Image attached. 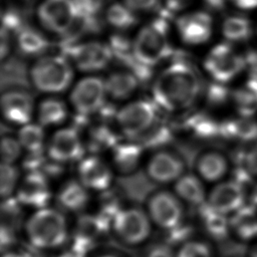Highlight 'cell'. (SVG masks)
Here are the masks:
<instances>
[{
    "mask_svg": "<svg viewBox=\"0 0 257 257\" xmlns=\"http://www.w3.org/2000/svg\"><path fill=\"white\" fill-rule=\"evenodd\" d=\"M202 91L198 71L186 60H174L155 78L153 100L164 110L179 112L191 107Z\"/></svg>",
    "mask_w": 257,
    "mask_h": 257,
    "instance_id": "6da1fadb",
    "label": "cell"
},
{
    "mask_svg": "<svg viewBox=\"0 0 257 257\" xmlns=\"http://www.w3.org/2000/svg\"><path fill=\"white\" fill-rule=\"evenodd\" d=\"M25 232L30 244L39 249H53L67 239V223L63 215L54 209L37 210L26 221Z\"/></svg>",
    "mask_w": 257,
    "mask_h": 257,
    "instance_id": "7a4b0ae2",
    "label": "cell"
},
{
    "mask_svg": "<svg viewBox=\"0 0 257 257\" xmlns=\"http://www.w3.org/2000/svg\"><path fill=\"white\" fill-rule=\"evenodd\" d=\"M171 52L168 22L165 18H157L142 27L133 41L135 58L150 67L168 58Z\"/></svg>",
    "mask_w": 257,
    "mask_h": 257,
    "instance_id": "3957f363",
    "label": "cell"
},
{
    "mask_svg": "<svg viewBox=\"0 0 257 257\" xmlns=\"http://www.w3.org/2000/svg\"><path fill=\"white\" fill-rule=\"evenodd\" d=\"M29 75L37 90L45 93H59L70 86L73 69L63 55H45L33 63Z\"/></svg>",
    "mask_w": 257,
    "mask_h": 257,
    "instance_id": "277c9868",
    "label": "cell"
},
{
    "mask_svg": "<svg viewBox=\"0 0 257 257\" xmlns=\"http://www.w3.org/2000/svg\"><path fill=\"white\" fill-rule=\"evenodd\" d=\"M158 105L154 101L139 99L122 106L115 113V121L121 133L136 140L158 120Z\"/></svg>",
    "mask_w": 257,
    "mask_h": 257,
    "instance_id": "5b68a950",
    "label": "cell"
},
{
    "mask_svg": "<svg viewBox=\"0 0 257 257\" xmlns=\"http://www.w3.org/2000/svg\"><path fill=\"white\" fill-rule=\"evenodd\" d=\"M203 64L214 81L225 84L245 68V59L244 55L238 54L229 42H223L208 52Z\"/></svg>",
    "mask_w": 257,
    "mask_h": 257,
    "instance_id": "8992f818",
    "label": "cell"
},
{
    "mask_svg": "<svg viewBox=\"0 0 257 257\" xmlns=\"http://www.w3.org/2000/svg\"><path fill=\"white\" fill-rule=\"evenodd\" d=\"M106 95L105 80L90 75L81 78L74 84L69 100L78 114L89 115L103 107Z\"/></svg>",
    "mask_w": 257,
    "mask_h": 257,
    "instance_id": "52a82bcc",
    "label": "cell"
},
{
    "mask_svg": "<svg viewBox=\"0 0 257 257\" xmlns=\"http://www.w3.org/2000/svg\"><path fill=\"white\" fill-rule=\"evenodd\" d=\"M37 16L46 30L63 36L78 19L72 0H43L37 9Z\"/></svg>",
    "mask_w": 257,
    "mask_h": 257,
    "instance_id": "ba28073f",
    "label": "cell"
},
{
    "mask_svg": "<svg viewBox=\"0 0 257 257\" xmlns=\"http://www.w3.org/2000/svg\"><path fill=\"white\" fill-rule=\"evenodd\" d=\"M150 217L139 208L121 209L113 218L112 229L128 245L143 243L151 233Z\"/></svg>",
    "mask_w": 257,
    "mask_h": 257,
    "instance_id": "9c48e42d",
    "label": "cell"
},
{
    "mask_svg": "<svg viewBox=\"0 0 257 257\" xmlns=\"http://www.w3.org/2000/svg\"><path fill=\"white\" fill-rule=\"evenodd\" d=\"M150 219L160 228L170 230L182 223L184 209L180 198L168 191H159L148 202Z\"/></svg>",
    "mask_w": 257,
    "mask_h": 257,
    "instance_id": "30bf717a",
    "label": "cell"
},
{
    "mask_svg": "<svg viewBox=\"0 0 257 257\" xmlns=\"http://www.w3.org/2000/svg\"><path fill=\"white\" fill-rule=\"evenodd\" d=\"M68 55L75 67L83 72H95L105 68L113 58L109 45L89 41L68 47Z\"/></svg>",
    "mask_w": 257,
    "mask_h": 257,
    "instance_id": "8fae6325",
    "label": "cell"
},
{
    "mask_svg": "<svg viewBox=\"0 0 257 257\" xmlns=\"http://www.w3.org/2000/svg\"><path fill=\"white\" fill-rule=\"evenodd\" d=\"M84 146L78 130L74 126L63 127L56 131L47 145V155L51 161L65 164L81 160Z\"/></svg>",
    "mask_w": 257,
    "mask_h": 257,
    "instance_id": "7c38bea8",
    "label": "cell"
},
{
    "mask_svg": "<svg viewBox=\"0 0 257 257\" xmlns=\"http://www.w3.org/2000/svg\"><path fill=\"white\" fill-rule=\"evenodd\" d=\"M176 29L183 43L200 45L207 42L213 31V20L204 11H190L176 19Z\"/></svg>",
    "mask_w": 257,
    "mask_h": 257,
    "instance_id": "4fadbf2b",
    "label": "cell"
},
{
    "mask_svg": "<svg viewBox=\"0 0 257 257\" xmlns=\"http://www.w3.org/2000/svg\"><path fill=\"white\" fill-rule=\"evenodd\" d=\"M185 172L184 161L175 153L161 150L147 164V175L153 182L168 184L179 180Z\"/></svg>",
    "mask_w": 257,
    "mask_h": 257,
    "instance_id": "5bb4252c",
    "label": "cell"
},
{
    "mask_svg": "<svg viewBox=\"0 0 257 257\" xmlns=\"http://www.w3.org/2000/svg\"><path fill=\"white\" fill-rule=\"evenodd\" d=\"M16 190V199L21 205L37 210L45 208L51 198L47 178L41 172L27 173Z\"/></svg>",
    "mask_w": 257,
    "mask_h": 257,
    "instance_id": "9a60e30c",
    "label": "cell"
},
{
    "mask_svg": "<svg viewBox=\"0 0 257 257\" xmlns=\"http://www.w3.org/2000/svg\"><path fill=\"white\" fill-rule=\"evenodd\" d=\"M79 182L87 189L102 191L108 189L112 181V173L108 165L99 157L82 158L77 167Z\"/></svg>",
    "mask_w": 257,
    "mask_h": 257,
    "instance_id": "2e32d148",
    "label": "cell"
},
{
    "mask_svg": "<svg viewBox=\"0 0 257 257\" xmlns=\"http://www.w3.org/2000/svg\"><path fill=\"white\" fill-rule=\"evenodd\" d=\"M1 107L4 118L17 125L30 122L33 114V98L24 90H8L2 94Z\"/></svg>",
    "mask_w": 257,
    "mask_h": 257,
    "instance_id": "e0dca14e",
    "label": "cell"
},
{
    "mask_svg": "<svg viewBox=\"0 0 257 257\" xmlns=\"http://www.w3.org/2000/svg\"><path fill=\"white\" fill-rule=\"evenodd\" d=\"M244 201L245 189L234 180L217 185L208 198V204L222 214L236 212L244 205Z\"/></svg>",
    "mask_w": 257,
    "mask_h": 257,
    "instance_id": "ac0fdd59",
    "label": "cell"
},
{
    "mask_svg": "<svg viewBox=\"0 0 257 257\" xmlns=\"http://www.w3.org/2000/svg\"><path fill=\"white\" fill-rule=\"evenodd\" d=\"M104 80L106 93L113 100H124L131 97L140 83L139 77L131 70H114Z\"/></svg>",
    "mask_w": 257,
    "mask_h": 257,
    "instance_id": "d6986e66",
    "label": "cell"
},
{
    "mask_svg": "<svg viewBox=\"0 0 257 257\" xmlns=\"http://www.w3.org/2000/svg\"><path fill=\"white\" fill-rule=\"evenodd\" d=\"M143 149L137 142L116 144L112 148V162L115 170L122 175L134 174L140 165Z\"/></svg>",
    "mask_w": 257,
    "mask_h": 257,
    "instance_id": "ffe728a7",
    "label": "cell"
},
{
    "mask_svg": "<svg viewBox=\"0 0 257 257\" xmlns=\"http://www.w3.org/2000/svg\"><path fill=\"white\" fill-rule=\"evenodd\" d=\"M57 202L66 211L79 212L88 203L87 189L79 181H67L57 193Z\"/></svg>",
    "mask_w": 257,
    "mask_h": 257,
    "instance_id": "44dd1931",
    "label": "cell"
},
{
    "mask_svg": "<svg viewBox=\"0 0 257 257\" xmlns=\"http://www.w3.org/2000/svg\"><path fill=\"white\" fill-rule=\"evenodd\" d=\"M200 177L208 182H215L224 177L228 170V162L224 155L210 151L201 155L196 163Z\"/></svg>",
    "mask_w": 257,
    "mask_h": 257,
    "instance_id": "7402d4cb",
    "label": "cell"
},
{
    "mask_svg": "<svg viewBox=\"0 0 257 257\" xmlns=\"http://www.w3.org/2000/svg\"><path fill=\"white\" fill-rule=\"evenodd\" d=\"M230 228L239 238L248 240L257 237V210L256 206L243 205L238 209L229 221Z\"/></svg>",
    "mask_w": 257,
    "mask_h": 257,
    "instance_id": "603a6c76",
    "label": "cell"
},
{
    "mask_svg": "<svg viewBox=\"0 0 257 257\" xmlns=\"http://www.w3.org/2000/svg\"><path fill=\"white\" fill-rule=\"evenodd\" d=\"M176 195L191 206L200 207L205 203V189L200 179L192 174H184L175 182Z\"/></svg>",
    "mask_w": 257,
    "mask_h": 257,
    "instance_id": "cb8c5ba5",
    "label": "cell"
},
{
    "mask_svg": "<svg viewBox=\"0 0 257 257\" xmlns=\"http://www.w3.org/2000/svg\"><path fill=\"white\" fill-rule=\"evenodd\" d=\"M220 136L228 140L252 142L257 140V122L250 117L229 119L221 122Z\"/></svg>",
    "mask_w": 257,
    "mask_h": 257,
    "instance_id": "d4e9b609",
    "label": "cell"
},
{
    "mask_svg": "<svg viewBox=\"0 0 257 257\" xmlns=\"http://www.w3.org/2000/svg\"><path fill=\"white\" fill-rule=\"evenodd\" d=\"M232 98L241 116H252L257 111V77L249 76L242 87L232 92Z\"/></svg>",
    "mask_w": 257,
    "mask_h": 257,
    "instance_id": "484cf974",
    "label": "cell"
},
{
    "mask_svg": "<svg viewBox=\"0 0 257 257\" xmlns=\"http://www.w3.org/2000/svg\"><path fill=\"white\" fill-rule=\"evenodd\" d=\"M201 222L206 232L215 239H224L229 231L230 223L222 214L213 209L208 203L199 207Z\"/></svg>",
    "mask_w": 257,
    "mask_h": 257,
    "instance_id": "4316f807",
    "label": "cell"
},
{
    "mask_svg": "<svg viewBox=\"0 0 257 257\" xmlns=\"http://www.w3.org/2000/svg\"><path fill=\"white\" fill-rule=\"evenodd\" d=\"M67 117V107L58 98L48 97L43 99L37 107L38 123L42 126L61 124Z\"/></svg>",
    "mask_w": 257,
    "mask_h": 257,
    "instance_id": "83f0119b",
    "label": "cell"
},
{
    "mask_svg": "<svg viewBox=\"0 0 257 257\" xmlns=\"http://www.w3.org/2000/svg\"><path fill=\"white\" fill-rule=\"evenodd\" d=\"M16 35L18 48L26 55H39L45 52L49 46L46 37L35 28L24 26Z\"/></svg>",
    "mask_w": 257,
    "mask_h": 257,
    "instance_id": "f1b7e54d",
    "label": "cell"
},
{
    "mask_svg": "<svg viewBox=\"0 0 257 257\" xmlns=\"http://www.w3.org/2000/svg\"><path fill=\"white\" fill-rule=\"evenodd\" d=\"M106 22L115 29L126 30L137 23V12L124 3H113L105 11Z\"/></svg>",
    "mask_w": 257,
    "mask_h": 257,
    "instance_id": "f546056e",
    "label": "cell"
},
{
    "mask_svg": "<svg viewBox=\"0 0 257 257\" xmlns=\"http://www.w3.org/2000/svg\"><path fill=\"white\" fill-rule=\"evenodd\" d=\"M223 36L231 42L245 41L252 35L250 21L242 16H229L222 24Z\"/></svg>",
    "mask_w": 257,
    "mask_h": 257,
    "instance_id": "4dcf8cb0",
    "label": "cell"
},
{
    "mask_svg": "<svg viewBox=\"0 0 257 257\" xmlns=\"http://www.w3.org/2000/svg\"><path fill=\"white\" fill-rule=\"evenodd\" d=\"M45 135L39 123H27L18 132V141L28 153H41L44 148Z\"/></svg>",
    "mask_w": 257,
    "mask_h": 257,
    "instance_id": "1f68e13d",
    "label": "cell"
},
{
    "mask_svg": "<svg viewBox=\"0 0 257 257\" xmlns=\"http://www.w3.org/2000/svg\"><path fill=\"white\" fill-rule=\"evenodd\" d=\"M171 138L172 133L169 130V127L166 124L160 123L159 120H157L156 123L150 130H148L145 134H143L136 140L138 141L139 144H141L143 148L155 149L163 147L164 145L168 144Z\"/></svg>",
    "mask_w": 257,
    "mask_h": 257,
    "instance_id": "d6a6232c",
    "label": "cell"
},
{
    "mask_svg": "<svg viewBox=\"0 0 257 257\" xmlns=\"http://www.w3.org/2000/svg\"><path fill=\"white\" fill-rule=\"evenodd\" d=\"M220 124L206 114H196L188 121V126L202 139H211L220 136Z\"/></svg>",
    "mask_w": 257,
    "mask_h": 257,
    "instance_id": "836d02e7",
    "label": "cell"
},
{
    "mask_svg": "<svg viewBox=\"0 0 257 257\" xmlns=\"http://www.w3.org/2000/svg\"><path fill=\"white\" fill-rule=\"evenodd\" d=\"M20 203L16 198L8 197L3 199L1 205V217H2V225L1 227L10 229L15 232V230L21 224V208Z\"/></svg>",
    "mask_w": 257,
    "mask_h": 257,
    "instance_id": "e575fe53",
    "label": "cell"
},
{
    "mask_svg": "<svg viewBox=\"0 0 257 257\" xmlns=\"http://www.w3.org/2000/svg\"><path fill=\"white\" fill-rule=\"evenodd\" d=\"M116 144L117 143L114 134L105 125L94 127L90 132L88 147L93 152L114 148Z\"/></svg>",
    "mask_w": 257,
    "mask_h": 257,
    "instance_id": "d590c367",
    "label": "cell"
},
{
    "mask_svg": "<svg viewBox=\"0 0 257 257\" xmlns=\"http://www.w3.org/2000/svg\"><path fill=\"white\" fill-rule=\"evenodd\" d=\"M19 178L18 170L9 164H2L0 169V191L3 199L11 197L17 187Z\"/></svg>",
    "mask_w": 257,
    "mask_h": 257,
    "instance_id": "8d00e7d4",
    "label": "cell"
},
{
    "mask_svg": "<svg viewBox=\"0 0 257 257\" xmlns=\"http://www.w3.org/2000/svg\"><path fill=\"white\" fill-rule=\"evenodd\" d=\"M22 146L18 139L12 137H3L1 141V163L13 165L21 156Z\"/></svg>",
    "mask_w": 257,
    "mask_h": 257,
    "instance_id": "74e56055",
    "label": "cell"
},
{
    "mask_svg": "<svg viewBox=\"0 0 257 257\" xmlns=\"http://www.w3.org/2000/svg\"><path fill=\"white\" fill-rule=\"evenodd\" d=\"M176 257H212L208 245L200 241H187L178 250Z\"/></svg>",
    "mask_w": 257,
    "mask_h": 257,
    "instance_id": "f35d334b",
    "label": "cell"
},
{
    "mask_svg": "<svg viewBox=\"0 0 257 257\" xmlns=\"http://www.w3.org/2000/svg\"><path fill=\"white\" fill-rule=\"evenodd\" d=\"M230 95H232V93L225 86V84L217 81H214L209 85L206 93L207 101L209 102V104L215 105V106H218L227 102Z\"/></svg>",
    "mask_w": 257,
    "mask_h": 257,
    "instance_id": "ab89813d",
    "label": "cell"
},
{
    "mask_svg": "<svg viewBox=\"0 0 257 257\" xmlns=\"http://www.w3.org/2000/svg\"><path fill=\"white\" fill-rule=\"evenodd\" d=\"M78 18L84 20L96 19V14L100 8V1L98 0H72Z\"/></svg>",
    "mask_w": 257,
    "mask_h": 257,
    "instance_id": "60d3db41",
    "label": "cell"
},
{
    "mask_svg": "<svg viewBox=\"0 0 257 257\" xmlns=\"http://www.w3.org/2000/svg\"><path fill=\"white\" fill-rule=\"evenodd\" d=\"M123 3L135 12H150L159 7L160 0H123Z\"/></svg>",
    "mask_w": 257,
    "mask_h": 257,
    "instance_id": "b9f144b4",
    "label": "cell"
},
{
    "mask_svg": "<svg viewBox=\"0 0 257 257\" xmlns=\"http://www.w3.org/2000/svg\"><path fill=\"white\" fill-rule=\"evenodd\" d=\"M195 0H164L166 11L169 13L182 12L189 8Z\"/></svg>",
    "mask_w": 257,
    "mask_h": 257,
    "instance_id": "7bdbcfd3",
    "label": "cell"
},
{
    "mask_svg": "<svg viewBox=\"0 0 257 257\" xmlns=\"http://www.w3.org/2000/svg\"><path fill=\"white\" fill-rule=\"evenodd\" d=\"M245 68L250 77H257V49H249L244 55Z\"/></svg>",
    "mask_w": 257,
    "mask_h": 257,
    "instance_id": "ee69618b",
    "label": "cell"
},
{
    "mask_svg": "<svg viewBox=\"0 0 257 257\" xmlns=\"http://www.w3.org/2000/svg\"><path fill=\"white\" fill-rule=\"evenodd\" d=\"M245 165L252 175H257V144L246 151Z\"/></svg>",
    "mask_w": 257,
    "mask_h": 257,
    "instance_id": "f6af8a7d",
    "label": "cell"
},
{
    "mask_svg": "<svg viewBox=\"0 0 257 257\" xmlns=\"http://www.w3.org/2000/svg\"><path fill=\"white\" fill-rule=\"evenodd\" d=\"M147 257H176V255H174L169 245L159 244V245L153 246L149 250Z\"/></svg>",
    "mask_w": 257,
    "mask_h": 257,
    "instance_id": "bcb514c9",
    "label": "cell"
},
{
    "mask_svg": "<svg viewBox=\"0 0 257 257\" xmlns=\"http://www.w3.org/2000/svg\"><path fill=\"white\" fill-rule=\"evenodd\" d=\"M240 9L249 10L257 7V0H229Z\"/></svg>",
    "mask_w": 257,
    "mask_h": 257,
    "instance_id": "7dc6e473",
    "label": "cell"
},
{
    "mask_svg": "<svg viewBox=\"0 0 257 257\" xmlns=\"http://www.w3.org/2000/svg\"><path fill=\"white\" fill-rule=\"evenodd\" d=\"M208 6L215 10H221L225 5V0H205Z\"/></svg>",
    "mask_w": 257,
    "mask_h": 257,
    "instance_id": "c3c4849f",
    "label": "cell"
},
{
    "mask_svg": "<svg viewBox=\"0 0 257 257\" xmlns=\"http://www.w3.org/2000/svg\"><path fill=\"white\" fill-rule=\"evenodd\" d=\"M2 257H27V256H26V255H23V254H20V253L8 252V253H5Z\"/></svg>",
    "mask_w": 257,
    "mask_h": 257,
    "instance_id": "681fc988",
    "label": "cell"
},
{
    "mask_svg": "<svg viewBox=\"0 0 257 257\" xmlns=\"http://www.w3.org/2000/svg\"><path fill=\"white\" fill-rule=\"evenodd\" d=\"M250 257H257V243L251 248Z\"/></svg>",
    "mask_w": 257,
    "mask_h": 257,
    "instance_id": "f907efd6",
    "label": "cell"
},
{
    "mask_svg": "<svg viewBox=\"0 0 257 257\" xmlns=\"http://www.w3.org/2000/svg\"><path fill=\"white\" fill-rule=\"evenodd\" d=\"M99 257H117V256H114V255H110V254H106V255H101Z\"/></svg>",
    "mask_w": 257,
    "mask_h": 257,
    "instance_id": "816d5d0a",
    "label": "cell"
},
{
    "mask_svg": "<svg viewBox=\"0 0 257 257\" xmlns=\"http://www.w3.org/2000/svg\"><path fill=\"white\" fill-rule=\"evenodd\" d=\"M98 1H102V0H98Z\"/></svg>",
    "mask_w": 257,
    "mask_h": 257,
    "instance_id": "f5cc1de1",
    "label": "cell"
}]
</instances>
